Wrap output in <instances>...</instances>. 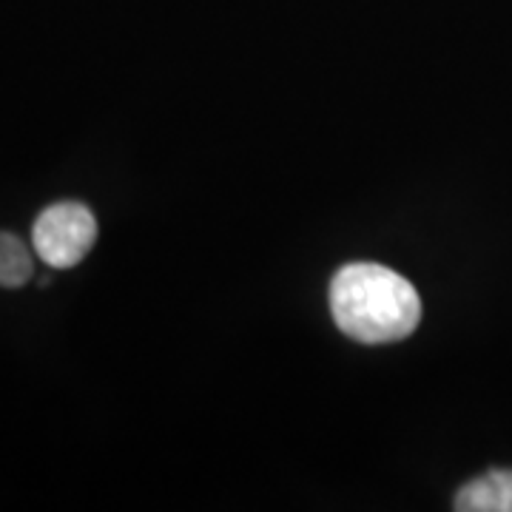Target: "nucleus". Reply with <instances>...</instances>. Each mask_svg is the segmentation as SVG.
Instances as JSON below:
<instances>
[{"mask_svg":"<svg viewBox=\"0 0 512 512\" xmlns=\"http://www.w3.org/2000/svg\"><path fill=\"white\" fill-rule=\"evenodd\" d=\"M328 302L336 328L359 345L402 342L421 322V299L413 282L376 262L339 268Z\"/></svg>","mask_w":512,"mask_h":512,"instance_id":"f257e3e1","label":"nucleus"},{"mask_svg":"<svg viewBox=\"0 0 512 512\" xmlns=\"http://www.w3.org/2000/svg\"><path fill=\"white\" fill-rule=\"evenodd\" d=\"M97 242V220L83 202H55L32 225L37 256L57 271L74 268Z\"/></svg>","mask_w":512,"mask_h":512,"instance_id":"f03ea898","label":"nucleus"},{"mask_svg":"<svg viewBox=\"0 0 512 512\" xmlns=\"http://www.w3.org/2000/svg\"><path fill=\"white\" fill-rule=\"evenodd\" d=\"M458 512H512V470H490L456 493Z\"/></svg>","mask_w":512,"mask_h":512,"instance_id":"7ed1b4c3","label":"nucleus"},{"mask_svg":"<svg viewBox=\"0 0 512 512\" xmlns=\"http://www.w3.org/2000/svg\"><path fill=\"white\" fill-rule=\"evenodd\" d=\"M35 274L32 254L15 234L0 231V288H20Z\"/></svg>","mask_w":512,"mask_h":512,"instance_id":"20e7f679","label":"nucleus"}]
</instances>
